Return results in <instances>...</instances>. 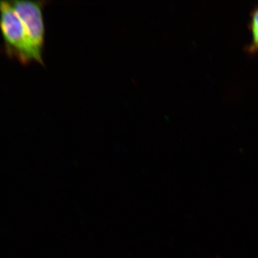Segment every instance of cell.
Returning <instances> with one entry per match:
<instances>
[{"mask_svg":"<svg viewBox=\"0 0 258 258\" xmlns=\"http://www.w3.org/2000/svg\"><path fill=\"white\" fill-rule=\"evenodd\" d=\"M251 30L253 34V43L251 48L252 50H258V9L253 13Z\"/></svg>","mask_w":258,"mask_h":258,"instance_id":"obj_3","label":"cell"},{"mask_svg":"<svg viewBox=\"0 0 258 258\" xmlns=\"http://www.w3.org/2000/svg\"><path fill=\"white\" fill-rule=\"evenodd\" d=\"M0 30L5 53L10 58H15L23 64L37 62L24 26L11 2L0 1Z\"/></svg>","mask_w":258,"mask_h":258,"instance_id":"obj_1","label":"cell"},{"mask_svg":"<svg viewBox=\"0 0 258 258\" xmlns=\"http://www.w3.org/2000/svg\"><path fill=\"white\" fill-rule=\"evenodd\" d=\"M13 8L23 24L37 62L44 66L43 52L45 40L43 8L47 2L15 0L12 1Z\"/></svg>","mask_w":258,"mask_h":258,"instance_id":"obj_2","label":"cell"}]
</instances>
